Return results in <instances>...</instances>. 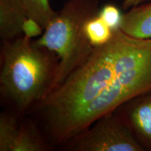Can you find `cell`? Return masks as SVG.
<instances>
[{"instance_id": "obj_8", "label": "cell", "mask_w": 151, "mask_h": 151, "mask_svg": "<svg viewBox=\"0 0 151 151\" xmlns=\"http://www.w3.org/2000/svg\"><path fill=\"white\" fill-rule=\"evenodd\" d=\"M120 29L138 39H151V2L132 7L122 14Z\"/></svg>"}, {"instance_id": "obj_9", "label": "cell", "mask_w": 151, "mask_h": 151, "mask_svg": "<svg viewBox=\"0 0 151 151\" xmlns=\"http://www.w3.org/2000/svg\"><path fill=\"white\" fill-rule=\"evenodd\" d=\"M28 18L37 21L45 29L56 16L49 0H20Z\"/></svg>"}, {"instance_id": "obj_10", "label": "cell", "mask_w": 151, "mask_h": 151, "mask_svg": "<svg viewBox=\"0 0 151 151\" xmlns=\"http://www.w3.org/2000/svg\"><path fill=\"white\" fill-rule=\"evenodd\" d=\"M113 32L99 14L88 20L86 25L87 37L94 47L102 46L109 42L113 37Z\"/></svg>"}, {"instance_id": "obj_7", "label": "cell", "mask_w": 151, "mask_h": 151, "mask_svg": "<svg viewBox=\"0 0 151 151\" xmlns=\"http://www.w3.org/2000/svg\"><path fill=\"white\" fill-rule=\"evenodd\" d=\"M28 18L20 0H0V37L11 41L23 35L22 26Z\"/></svg>"}, {"instance_id": "obj_3", "label": "cell", "mask_w": 151, "mask_h": 151, "mask_svg": "<svg viewBox=\"0 0 151 151\" xmlns=\"http://www.w3.org/2000/svg\"><path fill=\"white\" fill-rule=\"evenodd\" d=\"M99 11L98 0H67L41 37L33 41L37 46L55 53L59 60L49 94L82 65L94 50L87 37L86 25Z\"/></svg>"}, {"instance_id": "obj_12", "label": "cell", "mask_w": 151, "mask_h": 151, "mask_svg": "<svg viewBox=\"0 0 151 151\" xmlns=\"http://www.w3.org/2000/svg\"><path fill=\"white\" fill-rule=\"evenodd\" d=\"M22 31H23L24 35L32 39L33 37L42 35L44 29L41 27V24L35 20L31 18H27L24 22Z\"/></svg>"}, {"instance_id": "obj_2", "label": "cell", "mask_w": 151, "mask_h": 151, "mask_svg": "<svg viewBox=\"0 0 151 151\" xmlns=\"http://www.w3.org/2000/svg\"><path fill=\"white\" fill-rule=\"evenodd\" d=\"M58 64L55 53L35 45L27 36L2 41L1 95L18 113L30 110L49 94Z\"/></svg>"}, {"instance_id": "obj_5", "label": "cell", "mask_w": 151, "mask_h": 151, "mask_svg": "<svg viewBox=\"0 0 151 151\" xmlns=\"http://www.w3.org/2000/svg\"><path fill=\"white\" fill-rule=\"evenodd\" d=\"M32 122L20 123L16 115L0 116V151H46L51 148Z\"/></svg>"}, {"instance_id": "obj_11", "label": "cell", "mask_w": 151, "mask_h": 151, "mask_svg": "<svg viewBox=\"0 0 151 151\" xmlns=\"http://www.w3.org/2000/svg\"><path fill=\"white\" fill-rule=\"evenodd\" d=\"M99 16L113 31L120 29L122 14L116 6L111 4L105 5L102 9H100Z\"/></svg>"}, {"instance_id": "obj_6", "label": "cell", "mask_w": 151, "mask_h": 151, "mask_svg": "<svg viewBox=\"0 0 151 151\" xmlns=\"http://www.w3.org/2000/svg\"><path fill=\"white\" fill-rule=\"evenodd\" d=\"M114 112L144 150L151 151V91L129 100Z\"/></svg>"}, {"instance_id": "obj_4", "label": "cell", "mask_w": 151, "mask_h": 151, "mask_svg": "<svg viewBox=\"0 0 151 151\" xmlns=\"http://www.w3.org/2000/svg\"><path fill=\"white\" fill-rule=\"evenodd\" d=\"M65 144L73 151H145L114 111L101 117Z\"/></svg>"}, {"instance_id": "obj_13", "label": "cell", "mask_w": 151, "mask_h": 151, "mask_svg": "<svg viewBox=\"0 0 151 151\" xmlns=\"http://www.w3.org/2000/svg\"><path fill=\"white\" fill-rule=\"evenodd\" d=\"M148 0H124L122 7L124 9H128L132 7L137 6L138 5L142 4Z\"/></svg>"}, {"instance_id": "obj_1", "label": "cell", "mask_w": 151, "mask_h": 151, "mask_svg": "<svg viewBox=\"0 0 151 151\" xmlns=\"http://www.w3.org/2000/svg\"><path fill=\"white\" fill-rule=\"evenodd\" d=\"M151 91V39L120 29L32 109L38 111L49 144L64 145L98 119Z\"/></svg>"}]
</instances>
